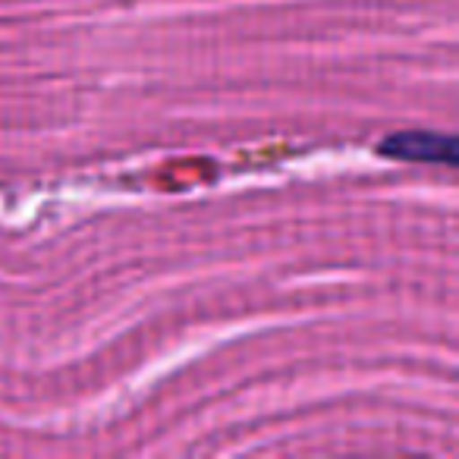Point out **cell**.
Segmentation results:
<instances>
[{"label": "cell", "mask_w": 459, "mask_h": 459, "mask_svg": "<svg viewBox=\"0 0 459 459\" xmlns=\"http://www.w3.org/2000/svg\"><path fill=\"white\" fill-rule=\"evenodd\" d=\"M381 154L390 160H409V164L453 167L459 158V145L453 135L415 129V133H396V135H390V139H384Z\"/></svg>", "instance_id": "obj_1"}]
</instances>
